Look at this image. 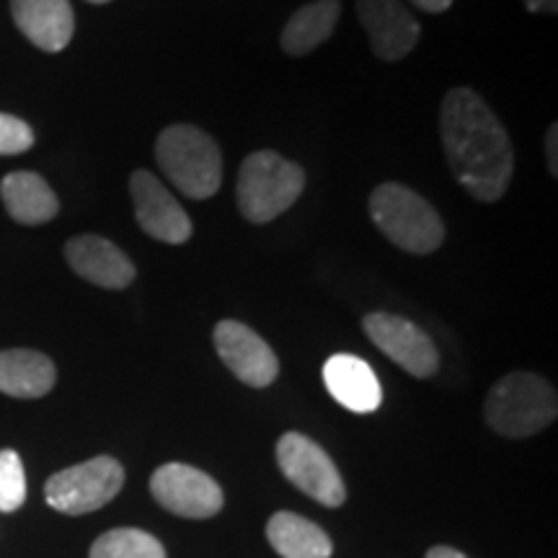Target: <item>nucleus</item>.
<instances>
[{"label": "nucleus", "mask_w": 558, "mask_h": 558, "mask_svg": "<svg viewBox=\"0 0 558 558\" xmlns=\"http://www.w3.org/2000/svg\"><path fill=\"white\" fill-rule=\"evenodd\" d=\"M439 137L458 184L478 202L505 197L514 173V153L505 124L476 90L452 88L439 111Z\"/></svg>", "instance_id": "obj_1"}, {"label": "nucleus", "mask_w": 558, "mask_h": 558, "mask_svg": "<svg viewBox=\"0 0 558 558\" xmlns=\"http://www.w3.org/2000/svg\"><path fill=\"white\" fill-rule=\"evenodd\" d=\"M156 160L163 177L190 199H209L222 184L218 143L194 124H171L156 140Z\"/></svg>", "instance_id": "obj_2"}, {"label": "nucleus", "mask_w": 558, "mask_h": 558, "mask_svg": "<svg viewBox=\"0 0 558 558\" xmlns=\"http://www.w3.org/2000/svg\"><path fill=\"white\" fill-rule=\"evenodd\" d=\"M484 414L488 427L501 437H533L556 422V390L535 373H509L488 390Z\"/></svg>", "instance_id": "obj_3"}, {"label": "nucleus", "mask_w": 558, "mask_h": 558, "mask_svg": "<svg viewBox=\"0 0 558 558\" xmlns=\"http://www.w3.org/2000/svg\"><path fill=\"white\" fill-rule=\"evenodd\" d=\"M369 218L393 246L409 254H432L445 241V222L437 209L396 181H386L369 194Z\"/></svg>", "instance_id": "obj_4"}, {"label": "nucleus", "mask_w": 558, "mask_h": 558, "mask_svg": "<svg viewBox=\"0 0 558 558\" xmlns=\"http://www.w3.org/2000/svg\"><path fill=\"white\" fill-rule=\"evenodd\" d=\"M305 190V171L275 150L251 153L243 160L235 184L241 215L254 226H267L300 199Z\"/></svg>", "instance_id": "obj_5"}, {"label": "nucleus", "mask_w": 558, "mask_h": 558, "mask_svg": "<svg viewBox=\"0 0 558 558\" xmlns=\"http://www.w3.org/2000/svg\"><path fill=\"white\" fill-rule=\"evenodd\" d=\"M124 486V469L120 460L99 456L86 463L65 469L47 481L45 499L62 514H88L107 507Z\"/></svg>", "instance_id": "obj_6"}, {"label": "nucleus", "mask_w": 558, "mask_h": 558, "mask_svg": "<svg viewBox=\"0 0 558 558\" xmlns=\"http://www.w3.org/2000/svg\"><path fill=\"white\" fill-rule=\"evenodd\" d=\"M279 471L292 486L308 494L324 507H341L347 501V486L333 460L320 445L300 432H288L277 442Z\"/></svg>", "instance_id": "obj_7"}, {"label": "nucleus", "mask_w": 558, "mask_h": 558, "mask_svg": "<svg viewBox=\"0 0 558 558\" xmlns=\"http://www.w3.org/2000/svg\"><path fill=\"white\" fill-rule=\"evenodd\" d=\"M150 494L171 514L207 520L222 509V488L205 471L184 463H166L150 476Z\"/></svg>", "instance_id": "obj_8"}, {"label": "nucleus", "mask_w": 558, "mask_h": 558, "mask_svg": "<svg viewBox=\"0 0 558 558\" xmlns=\"http://www.w3.org/2000/svg\"><path fill=\"white\" fill-rule=\"evenodd\" d=\"M362 329L386 357L414 378H432L437 373L439 354L435 341L411 320L393 313H369L362 320Z\"/></svg>", "instance_id": "obj_9"}, {"label": "nucleus", "mask_w": 558, "mask_h": 558, "mask_svg": "<svg viewBox=\"0 0 558 558\" xmlns=\"http://www.w3.org/2000/svg\"><path fill=\"white\" fill-rule=\"evenodd\" d=\"M132 207L140 228L160 243L181 246L192 239V220L186 209L179 205L177 197L166 190L163 181L156 179L150 171H135L130 177Z\"/></svg>", "instance_id": "obj_10"}, {"label": "nucleus", "mask_w": 558, "mask_h": 558, "mask_svg": "<svg viewBox=\"0 0 558 558\" xmlns=\"http://www.w3.org/2000/svg\"><path fill=\"white\" fill-rule=\"evenodd\" d=\"M215 349L220 360L241 383L251 388H267L277 380L279 360L271 347L259 333L251 331L246 324L239 320H220L215 326Z\"/></svg>", "instance_id": "obj_11"}, {"label": "nucleus", "mask_w": 558, "mask_h": 558, "mask_svg": "<svg viewBox=\"0 0 558 558\" xmlns=\"http://www.w3.org/2000/svg\"><path fill=\"white\" fill-rule=\"evenodd\" d=\"M357 19L373 52L386 62L407 58L422 37V26L401 0H357Z\"/></svg>", "instance_id": "obj_12"}, {"label": "nucleus", "mask_w": 558, "mask_h": 558, "mask_svg": "<svg viewBox=\"0 0 558 558\" xmlns=\"http://www.w3.org/2000/svg\"><path fill=\"white\" fill-rule=\"evenodd\" d=\"M65 259L78 277L104 290H124L135 282V264L120 246L101 235H78L65 246Z\"/></svg>", "instance_id": "obj_13"}, {"label": "nucleus", "mask_w": 558, "mask_h": 558, "mask_svg": "<svg viewBox=\"0 0 558 558\" xmlns=\"http://www.w3.org/2000/svg\"><path fill=\"white\" fill-rule=\"evenodd\" d=\"M19 32L45 52L65 50L73 39L75 16L68 0H11Z\"/></svg>", "instance_id": "obj_14"}, {"label": "nucleus", "mask_w": 558, "mask_h": 558, "mask_svg": "<svg viewBox=\"0 0 558 558\" xmlns=\"http://www.w3.org/2000/svg\"><path fill=\"white\" fill-rule=\"evenodd\" d=\"M324 383L333 401L354 411L373 414L383 403V388L375 369L354 354H333L324 365Z\"/></svg>", "instance_id": "obj_15"}, {"label": "nucleus", "mask_w": 558, "mask_h": 558, "mask_svg": "<svg viewBox=\"0 0 558 558\" xmlns=\"http://www.w3.org/2000/svg\"><path fill=\"white\" fill-rule=\"evenodd\" d=\"M58 380L52 360L34 349L0 352V393L13 399H41Z\"/></svg>", "instance_id": "obj_16"}, {"label": "nucleus", "mask_w": 558, "mask_h": 558, "mask_svg": "<svg viewBox=\"0 0 558 558\" xmlns=\"http://www.w3.org/2000/svg\"><path fill=\"white\" fill-rule=\"evenodd\" d=\"M0 197L9 215L21 226H41L58 215L60 202L52 186L39 173L16 171L9 173L0 184Z\"/></svg>", "instance_id": "obj_17"}, {"label": "nucleus", "mask_w": 558, "mask_h": 558, "mask_svg": "<svg viewBox=\"0 0 558 558\" xmlns=\"http://www.w3.org/2000/svg\"><path fill=\"white\" fill-rule=\"evenodd\" d=\"M339 16V0H313V3L292 13L288 24H284L279 45H282V50L290 58H305V54H311L331 37L333 29H337Z\"/></svg>", "instance_id": "obj_18"}, {"label": "nucleus", "mask_w": 558, "mask_h": 558, "mask_svg": "<svg viewBox=\"0 0 558 558\" xmlns=\"http://www.w3.org/2000/svg\"><path fill=\"white\" fill-rule=\"evenodd\" d=\"M267 538L282 558H329L333 550L329 535L295 512L271 514Z\"/></svg>", "instance_id": "obj_19"}, {"label": "nucleus", "mask_w": 558, "mask_h": 558, "mask_svg": "<svg viewBox=\"0 0 558 558\" xmlns=\"http://www.w3.org/2000/svg\"><path fill=\"white\" fill-rule=\"evenodd\" d=\"M88 558H166V550L156 535L135 527H120L104 533L90 546Z\"/></svg>", "instance_id": "obj_20"}, {"label": "nucleus", "mask_w": 558, "mask_h": 558, "mask_svg": "<svg viewBox=\"0 0 558 558\" xmlns=\"http://www.w3.org/2000/svg\"><path fill=\"white\" fill-rule=\"evenodd\" d=\"M26 501V473L16 450H0V512H16Z\"/></svg>", "instance_id": "obj_21"}, {"label": "nucleus", "mask_w": 558, "mask_h": 558, "mask_svg": "<svg viewBox=\"0 0 558 558\" xmlns=\"http://www.w3.org/2000/svg\"><path fill=\"white\" fill-rule=\"evenodd\" d=\"M34 145V132L19 117L0 114V156H19Z\"/></svg>", "instance_id": "obj_22"}, {"label": "nucleus", "mask_w": 558, "mask_h": 558, "mask_svg": "<svg viewBox=\"0 0 558 558\" xmlns=\"http://www.w3.org/2000/svg\"><path fill=\"white\" fill-rule=\"evenodd\" d=\"M546 160H548V171L558 177V124H550L548 135H546Z\"/></svg>", "instance_id": "obj_23"}, {"label": "nucleus", "mask_w": 558, "mask_h": 558, "mask_svg": "<svg viewBox=\"0 0 558 558\" xmlns=\"http://www.w3.org/2000/svg\"><path fill=\"white\" fill-rule=\"evenodd\" d=\"M411 3L424 13H445L452 5V0H411Z\"/></svg>", "instance_id": "obj_24"}, {"label": "nucleus", "mask_w": 558, "mask_h": 558, "mask_svg": "<svg viewBox=\"0 0 558 558\" xmlns=\"http://www.w3.org/2000/svg\"><path fill=\"white\" fill-rule=\"evenodd\" d=\"M522 3H525L527 11L548 13V16H554L558 11V0H522Z\"/></svg>", "instance_id": "obj_25"}, {"label": "nucleus", "mask_w": 558, "mask_h": 558, "mask_svg": "<svg viewBox=\"0 0 558 558\" xmlns=\"http://www.w3.org/2000/svg\"><path fill=\"white\" fill-rule=\"evenodd\" d=\"M427 558H469V556H463V554H460V550H456V548L437 546V548H432V550H429Z\"/></svg>", "instance_id": "obj_26"}, {"label": "nucleus", "mask_w": 558, "mask_h": 558, "mask_svg": "<svg viewBox=\"0 0 558 558\" xmlns=\"http://www.w3.org/2000/svg\"><path fill=\"white\" fill-rule=\"evenodd\" d=\"M88 3H109V0H88Z\"/></svg>", "instance_id": "obj_27"}]
</instances>
